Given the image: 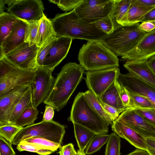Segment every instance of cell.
I'll return each mask as SVG.
<instances>
[{"label":"cell","mask_w":155,"mask_h":155,"mask_svg":"<svg viewBox=\"0 0 155 155\" xmlns=\"http://www.w3.org/2000/svg\"><path fill=\"white\" fill-rule=\"evenodd\" d=\"M7 10V12L27 22L39 21L44 15L41 0H14Z\"/></svg>","instance_id":"12"},{"label":"cell","mask_w":155,"mask_h":155,"mask_svg":"<svg viewBox=\"0 0 155 155\" xmlns=\"http://www.w3.org/2000/svg\"><path fill=\"white\" fill-rule=\"evenodd\" d=\"M120 137L115 132L109 135L107 143L105 155H120Z\"/></svg>","instance_id":"32"},{"label":"cell","mask_w":155,"mask_h":155,"mask_svg":"<svg viewBox=\"0 0 155 155\" xmlns=\"http://www.w3.org/2000/svg\"><path fill=\"white\" fill-rule=\"evenodd\" d=\"M91 24L107 35L112 33L115 29L114 23L110 15Z\"/></svg>","instance_id":"37"},{"label":"cell","mask_w":155,"mask_h":155,"mask_svg":"<svg viewBox=\"0 0 155 155\" xmlns=\"http://www.w3.org/2000/svg\"><path fill=\"white\" fill-rule=\"evenodd\" d=\"M128 91L130 97V106L132 109L138 108L155 110L153 104L147 97L137 93Z\"/></svg>","instance_id":"30"},{"label":"cell","mask_w":155,"mask_h":155,"mask_svg":"<svg viewBox=\"0 0 155 155\" xmlns=\"http://www.w3.org/2000/svg\"><path fill=\"white\" fill-rule=\"evenodd\" d=\"M147 33L141 29L139 23L120 26L101 41L117 55L122 57L134 50Z\"/></svg>","instance_id":"4"},{"label":"cell","mask_w":155,"mask_h":155,"mask_svg":"<svg viewBox=\"0 0 155 155\" xmlns=\"http://www.w3.org/2000/svg\"><path fill=\"white\" fill-rule=\"evenodd\" d=\"M54 109L50 106H46L42 121H49L53 120L54 115Z\"/></svg>","instance_id":"46"},{"label":"cell","mask_w":155,"mask_h":155,"mask_svg":"<svg viewBox=\"0 0 155 155\" xmlns=\"http://www.w3.org/2000/svg\"><path fill=\"white\" fill-rule=\"evenodd\" d=\"M80 64L88 71L118 67L117 55L101 41H88L80 49Z\"/></svg>","instance_id":"3"},{"label":"cell","mask_w":155,"mask_h":155,"mask_svg":"<svg viewBox=\"0 0 155 155\" xmlns=\"http://www.w3.org/2000/svg\"><path fill=\"white\" fill-rule=\"evenodd\" d=\"M76 155H86L84 151H81L78 149L77 151V153Z\"/></svg>","instance_id":"52"},{"label":"cell","mask_w":155,"mask_h":155,"mask_svg":"<svg viewBox=\"0 0 155 155\" xmlns=\"http://www.w3.org/2000/svg\"><path fill=\"white\" fill-rule=\"evenodd\" d=\"M31 88L24 94L15 107L9 119V125H14L18 117L32 101Z\"/></svg>","instance_id":"29"},{"label":"cell","mask_w":155,"mask_h":155,"mask_svg":"<svg viewBox=\"0 0 155 155\" xmlns=\"http://www.w3.org/2000/svg\"><path fill=\"white\" fill-rule=\"evenodd\" d=\"M16 148L19 151H26L35 153L39 155H48L54 152L51 150L43 149L37 145L29 143L24 140L18 144Z\"/></svg>","instance_id":"36"},{"label":"cell","mask_w":155,"mask_h":155,"mask_svg":"<svg viewBox=\"0 0 155 155\" xmlns=\"http://www.w3.org/2000/svg\"><path fill=\"white\" fill-rule=\"evenodd\" d=\"M131 0H115L113 10L110 15L115 29L120 26L128 25L127 15Z\"/></svg>","instance_id":"21"},{"label":"cell","mask_w":155,"mask_h":155,"mask_svg":"<svg viewBox=\"0 0 155 155\" xmlns=\"http://www.w3.org/2000/svg\"><path fill=\"white\" fill-rule=\"evenodd\" d=\"M38 113V110L34 107L31 101L16 120L14 125L23 127L25 126L33 124L37 118Z\"/></svg>","instance_id":"28"},{"label":"cell","mask_w":155,"mask_h":155,"mask_svg":"<svg viewBox=\"0 0 155 155\" xmlns=\"http://www.w3.org/2000/svg\"><path fill=\"white\" fill-rule=\"evenodd\" d=\"M23 128L15 125L0 126V136L12 143L15 136Z\"/></svg>","instance_id":"38"},{"label":"cell","mask_w":155,"mask_h":155,"mask_svg":"<svg viewBox=\"0 0 155 155\" xmlns=\"http://www.w3.org/2000/svg\"><path fill=\"white\" fill-rule=\"evenodd\" d=\"M141 29L146 33L150 32L155 29V20L146 21L140 24Z\"/></svg>","instance_id":"45"},{"label":"cell","mask_w":155,"mask_h":155,"mask_svg":"<svg viewBox=\"0 0 155 155\" xmlns=\"http://www.w3.org/2000/svg\"><path fill=\"white\" fill-rule=\"evenodd\" d=\"M28 23L18 19L10 33L0 46V58L11 51L25 42Z\"/></svg>","instance_id":"18"},{"label":"cell","mask_w":155,"mask_h":155,"mask_svg":"<svg viewBox=\"0 0 155 155\" xmlns=\"http://www.w3.org/2000/svg\"><path fill=\"white\" fill-rule=\"evenodd\" d=\"M155 20V7L147 13L140 20L143 22L146 21Z\"/></svg>","instance_id":"48"},{"label":"cell","mask_w":155,"mask_h":155,"mask_svg":"<svg viewBox=\"0 0 155 155\" xmlns=\"http://www.w3.org/2000/svg\"><path fill=\"white\" fill-rule=\"evenodd\" d=\"M109 135L96 134L91 139L86 148V155H92L99 151L101 147L106 143L109 139Z\"/></svg>","instance_id":"31"},{"label":"cell","mask_w":155,"mask_h":155,"mask_svg":"<svg viewBox=\"0 0 155 155\" xmlns=\"http://www.w3.org/2000/svg\"><path fill=\"white\" fill-rule=\"evenodd\" d=\"M118 118L146 138H155V126L145 120L134 110L130 109L124 111Z\"/></svg>","instance_id":"15"},{"label":"cell","mask_w":155,"mask_h":155,"mask_svg":"<svg viewBox=\"0 0 155 155\" xmlns=\"http://www.w3.org/2000/svg\"><path fill=\"white\" fill-rule=\"evenodd\" d=\"M154 55L155 29L147 33L134 49L121 58L126 61L148 60Z\"/></svg>","instance_id":"17"},{"label":"cell","mask_w":155,"mask_h":155,"mask_svg":"<svg viewBox=\"0 0 155 155\" xmlns=\"http://www.w3.org/2000/svg\"><path fill=\"white\" fill-rule=\"evenodd\" d=\"M18 19L8 12L0 14V46L5 38L12 31Z\"/></svg>","instance_id":"27"},{"label":"cell","mask_w":155,"mask_h":155,"mask_svg":"<svg viewBox=\"0 0 155 155\" xmlns=\"http://www.w3.org/2000/svg\"><path fill=\"white\" fill-rule=\"evenodd\" d=\"M117 80L120 84L128 91L147 97L155 108V87L144 82L130 72L120 73Z\"/></svg>","instance_id":"14"},{"label":"cell","mask_w":155,"mask_h":155,"mask_svg":"<svg viewBox=\"0 0 155 155\" xmlns=\"http://www.w3.org/2000/svg\"><path fill=\"white\" fill-rule=\"evenodd\" d=\"M83 93L85 99L90 107L109 125H112L113 122L112 117L103 108L98 98L90 90Z\"/></svg>","instance_id":"26"},{"label":"cell","mask_w":155,"mask_h":155,"mask_svg":"<svg viewBox=\"0 0 155 155\" xmlns=\"http://www.w3.org/2000/svg\"><path fill=\"white\" fill-rule=\"evenodd\" d=\"M84 69L80 64L69 62L63 66L43 103L59 111L67 104L81 81Z\"/></svg>","instance_id":"1"},{"label":"cell","mask_w":155,"mask_h":155,"mask_svg":"<svg viewBox=\"0 0 155 155\" xmlns=\"http://www.w3.org/2000/svg\"><path fill=\"white\" fill-rule=\"evenodd\" d=\"M134 110L147 121L155 126V110L138 108Z\"/></svg>","instance_id":"42"},{"label":"cell","mask_w":155,"mask_h":155,"mask_svg":"<svg viewBox=\"0 0 155 155\" xmlns=\"http://www.w3.org/2000/svg\"><path fill=\"white\" fill-rule=\"evenodd\" d=\"M53 36H55L51 21L44 15L40 20L36 44L40 48L49 38Z\"/></svg>","instance_id":"24"},{"label":"cell","mask_w":155,"mask_h":155,"mask_svg":"<svg viewBox=\"0 0 155 155\" xmlns=\"http://www.w3.org/2000/svg\"><path fill=\"white\" fill-rule=\"evenodd\" d=\"M51 21L57 37L84 39L88 41H101L107 35L93 24L80 19L74 9L69 12L57 14Z\"/></svg>","instance_id":"2"},{"label":"cell","mask_w":155,"mask_h":155,"mask_svg":"<svg viewBox=\"0 0 155 155\" xmlns=\"http://www.w3.org/2000/svg\"><path fill=\"white\" fill-rule=\"evenodd\" d=\"M40 20L27 22L25 42L29 43L31 45L36 44V37L40 25Z\"/></svg>","instance_id":"35"},{"label":"cell","mask_w":155,"mask_h":155,"mask_svg":"<svg viewBox=\"0 0 155 155\" xmlns=\"http://www.w3.org/2000/svg\"><path fill=\"white\" fill-rule=\"evenodd\" d=\"M31 87V83L24 84L0 98V126L9 125V119L15 107Z\"/></svg>","instance_id":"13"},{"label":"cell","mask_w":155,"mask_h":155,"mask_svg":"<svg viewBox=\"0 0 155 155\" xmlns=\"http://www.w3.org/2000/svg\"><path fill=\"white\" fill-rule=\"evenodd\" d=\"M147 150L151 155H155V138H146Z\"/></svg>","instance_id":"47"},{"label":"cell","mask_w":155,"mask_h":155,"mask_svg":"<svg viewBox=\"0 0 155 155\" xmlns=\"http://www.w3.org/2000/svg\"><path fill=\"white\" fill-rule=\"evenodd\" d=\"M77 153L72 143H68L59 148V155H76Z\"/></svg>","instance_id":"44"},{"label":"cell","mask_w":155,"mask_h":155,"mask_svg":"<svg viewBox=\"0 0 155 155\" xmlns=\"http://www.w3.org/2000/svg\"><path fill=\"white\" fill-rule=\"evenodd\" d=\"M66 126L53 120L42 121L23 127L15 136L12 144L17 145L28 138L39 137L61 145L65 133Z\"/></svg>","instance_id":"6"},{"label":"cell","mask_w":155,"mask_h":155,"mask_svg":"<svg viewBox=\"0 0 155 155\" xmlns=\"http://www.w3.org/2000/svg\"><path fill=\"white\" fill-rule=\"evenodd\" d=\"M35 71L21 69L3 57L0 58V98L16 88L31 83Z\"/></svg>","instance_id":"7"},{"label":"cell","mask_w":155,"mask_h":155,"mask_svg":"<svg viewBox=\"0 0 155 155\" xmlns=\"http://www.w3.org/2000/svg\"><path fill=\"white\" fill-rule=\"evenodd\" d=\"M120 73L118 67L87 71L84 79L89 90L99 98L117 79Z\"/></svg>","instance_id":"9"},{"label":"cell","mask_w":155,"mask_h":155,"mask_svg":"<svg viewBox=\"0 0 155 155\" xmlns=\"http://www.w3.org/2000/svg\"><path fill=\"white\" fill-rule=\"evenodd\" d=\"M57 38L54 36H51L39 48L36 59L38 66L43 67L44 61Z\"/></svg>","instance_id":"34"},{"label":"cell","mask_w":155,"mask_h":155,"mask_svg":"<svg viewBox=\"0 0 155 155\" xmlns=\"http://www.w3.org/2000/svg\"><path fill=\"white\" fill-rule=\"evenodd\" d=\"M68 121L84 127L96 134H107L109 125L88 104L83 92L78 93L74 100Z\"/></svg>","instance_id":"5"},{"label":"cell","mask_w":155,"mask_h":155,"mask_svg":"<svg viewBox=\"0 0 155 155\" xmlns=\"http://www.w3.org/2000/svg\"><path fill=\"white\" fill-rule=\"evenodd\" d=\"M139 1L146 5L155 7V0H139Z\"/></svg>","instance_id":"51"},{"label":"cell","mask_w":155,"mask_h":155,"mask_svg":"<svg viewBox=\"0 0 155 155\" xmlns=\"http://www.w3.org/2000/svg\"><path fill=\"white\" fill-rule=\"evenodd\" d=\"M127 155H151L147 150L137 149Z\"/></svg>","instance_id":"49"},{"label":"cell","mask_w":155,"mask_h":155,"mask_svg":"<svg viewBox=\"0 0 155 155\" xmlns=\"http://www.w3.org/2000/svg\"><path fill=\"white\" fill-rule=\"evenodd\" d=\"M155 7L144 5L139 0H131L127 15L128 25L140 22L142 18Z\"/></svg>","instance_id":"23"},{"label":"cell","mask_w":155,"mask_h":155,"mask_svg":"<svg viewBox=\"0 0 155 155\" xmlns=\"http://www.w3.org/2000/svg\"><path fill=\"white\" fill-rule=\"evenodd\" d=\"M52 72L43 67L38 66L35 70V74L31 83V101L34 107L43 102L48 96L55 79Z\"/></svg>","instance_id":"11"},{"label":"cell","mask_w":155,"mask_h":155,"mask_svg":"<svg viewBox=\"0 0 155 155\" xmlns=\"http://www.w3.org/2000/svg\"><path fill=\"white\" fill-rule=\"evenodd\" d=\"M12 144L0 136V155H16Z\"/></svg>","instance_id":"40"},{"label":"cell","mask_w":155,"mask_h":155,"mask_svg":"<svg viewBox=\"0 0 155 155\" xmlns=\"http://www.w3.org/2000/svg\"><path fill=\"white\" fill-rule=\"evenodd\" d=\"M116 80L100 97L97 98L102 103L112 106L123 112L130 109L123 105L119 94Z\"/></svg>","instance_id":"22"},{"label":"cell","mask_w":155,"mask_h":155,"mask_svg":"<svg viewBox=\"0 0 155 155\" xmlns=\"http://www.w3.org/2000/svg\"><path fill=\"white\" fill-rule=\"evenodd\" d=\"M83 0H49L51 3L56 4L63 11H67L75 9Z\"/></svg>","instance_id":"39"},{"label":"cell","mask_w":155,"mask_h":155,"mask_svg":"<svg viewBox=\"0 0 155 155\" xmlns=\"http://www.w3.org/2000/svg\"><path fill=\"white\" fill-rule=\"evenodd\" d=\"M112 130L137 149L147 150L146 138L118 117L113 122Z\"/></svg>","instance_id":"19"},{"label":"cell","mask_w":155,"mask_h":155,"mask_svg":"<svg viewBox=\"0 0 155 155\" xmlns=\"http://www.w3.org/2000/svg\"><path fill=\"white\" fill-rule=\"evenodd\" d=\"M72 40L66 37H57L44 61L43 67L52 72L67 56Z\"/></svg>","instance_id":"16"},{"label":"cell","mask_w":155,"mask_h":155,"mask_svg":"<svg viewBox=\"0 0 155 155\" xmlns=\"http://www.w3.org/2000/svg\"><path fill=\"white\" fill-rule=\"evenodd\" d=\"M75 137L79 149L84 151L92 138L96 134L88 129L76 123H73Z\"/></svg>","instance_id":"25"},{"label":"cell","mask_w":155,"mask_h":155,"mask_svg":"<svg viewBox=\"0 0 155 155\" xmlns=\"http://www.w3.org/2000/svg\"><path fill=\"white\" fill-rule=\"evenodd\" d=\"M99 101L104 109L111 117L113 121L117 119L120 114L122 113L116 108Z\"/></svg>","instance_id":"43"},{"label":"cell","mask_w":155,"mask_h":155,"mask_svg":"<svg viewBox=\"0 0 155 155\" xmlns=\"http://www.w3.org/2000/svg\"><path fill=\"white\" fill-rule=\"evenodd\" d=\"M116 82L123 105L132 109L130 106V97L128 91L120 84L117 79L116 80Z\"/></svg>","instance_id":"41"},{"label":"cell","mask_w":155,"mask_h":155,"mask_svg":"<svg viewBox=\"0 0 155 155\" xmlns=\"http://www.w3.org/2000/svg\"><path fill=\"white\" fill-rule=\"evenodd\" d=\"M39 48L36 44L31 45L29 43L24 42L4 57L21 69L35 71L38 67L36 59Z\"/></svg>","instance_id":"10"},{"label":"cell","mask_w":155,"mask_h":155,"mask_svg":"<svg viewBox=\"0 0 155 155\" xmlns=\"http://www.w3.org/2000/svg\"><path fill=\"white\" fill-rule=\"evenodd\" d=\"M24 140L37 145L43 149L51 150L54 152L57 150L61 146V145L57 143L39 137H32Z\"/></svg>","instance_id":"33"},{"label":"cell","mask_w":155,"mask_h":155,"mask_svg":"<svg viewBox=\"0 0 155 155\" xmlns=\"http://www.w3.org/2000/svg\"><path fill=\"white\" fill-rule=\"evenodd\" d=\"M115 0H83L74 9L79 18L91 23L110 15Z\"/></svg>","instance_id":"8"},{"label":"cell","mask_w":155,"mask_h":155,"mask_svg":"<svg viewBox=\"0 0 155 155\" xmlns=\"http://www.w3.org/2000/svg\"><path fill=\"white\" fill-rule=\"evenodd\" d=\"M124 66L129 72L140 80L155 87V73L150 66L147 60L127 61Z\"/></svg>","instance_id":"20"},{"label":"cell","mask_w":155,"mask_h":155,"mask_svg":"<svg viewBox=\"0 0 155 155\" xmlns=\"http://www.w3.org/2000/svg\"><path fill=\"white\" fill-rule=\"evenodd\" d=\"M147 61L150 66L155 73V55L150 58Z\"/></svg>","instance_id":"50"}]
</instances>
